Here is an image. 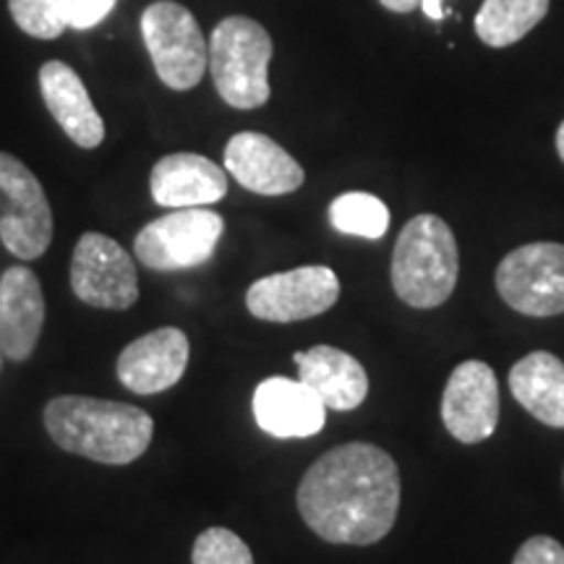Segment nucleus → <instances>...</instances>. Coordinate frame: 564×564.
<instances>
[{
	"instance_id": "1",
	"label": "nucleus",
	"mask_w": 564,
	"mask_h": 564,
	"mask_svg": "<svg viewBox=\"0 0 564 564\" xmlns=\"http://www.w3.org/2000/svg\"><path fill=\"white\" fill-rule=\"evenodd\" d=\"M295 502L303 523L329 544H377L398 520V463L377 444H343L306 470Z\"/></svg>"
},
{
	"instance_id": "2",
	"label": "nucleus",
	"mask_w": 564,
	"mask_h": 564,
	"mask_svg": "<svg viewBox=\"0 0 564 564\" xmlns=\"http://www.w3.org/2000/svg\"><path fill=\"white\" fill-rule=\"evenodd\" d=\"M45 429L63 453L102 465H129L150 447L154 421L137 405L63 394L45 405Z\"/></svg>"
},
{
	"instance_id": "3",
	"label": "nucleus",
	"mask_w": 564,
	"mask_h": 564,
	"mask_svg": "<svg viewBox=\"0 0 564 564\" xmlns=\"http://www.w3.org/2000/svg\"><path fill=\"white\" fill-rule=\"evenodd\" d=\"M460 274L457 241L436 215H419L400 230L392 253V288L413 308H436L449 299Z\"/></svg>"
},
{
	"instance_id": "4",
	"label": "nucleus",
	"mask_w": 564,
	"mask_h": 564,
	"mask_svg": "<svg viewBox=\"0 0 564 564\" xmlns=\"http://www.w3.org/2000/svg\"><path fill=\"white\" fill-rule=\"evenodd\" d=\"M272 37L259 21L228 17L209 37V74L217 95L236 110H257L270 100Z\"/></svg>"
},
{
	"instance_id": "5",
	"label": "nucleus",
	"mask_w": 564,
	"mask_h": 564,
	"mask_svg": "<svg viewBox=\"0 0 564 564\" xmlns=\"http://www.w3.org/2000/svg\"><path fill=\"white\" fill-rule=\"evenodd\" d=\"M141 37L165 87L188 91L204 79L209 55L207 40L186 6L173 0L147 6L141 13Z\"/></svg>"
},
{
	"instance_id": "6",
	"label": "nucleus",
	"mask_w": 564,
	"mask_h": 564,
	"mask_svg": "<svg viewBox=\"0 0 564 564\" xmlns=\"http://www.w3.org/2000/svg\"><path fill=\"white\" fill-rule=\"evenodd\" d=\"M225 232V220L207 207L175 209L139 230L133 253L147 270L178 272L209 262Z\"/></svg>"
},
{
	"instance_id": "7",
	"label": "nucleus",
	"mask_w": 564,
	"mask_h": 564,
	"mask_svg": "<svg viewBox=\"0 0 564 564\" xmlns=\"http://www.w3.org/2000/svg\"><path fill=\"white\" fill-rule=\"evenodd\" d=\"M0 241L32 262L53 243V209L45 188L19 158L0 152Z\"/></svg>"
},
{
	"instance_id": "8",
	"label": "nucleus",
	"mask_w": 564,
	"mask_h": 564,
	"mask_svg": "<svg viewBox=\"0 0 564 564\" xmlns=\"http://www.w3.org/2000/svg\"><path fill=\"white\" fill-rule=\"evenodd\" d=\"M497 291L525 316L564 314V243H528L497 267Z\"/></svg>"
},
{
	"instance_id": "9",
	"label": "nucleus",
	"mask_w": 564,
	"mask_h": 564,
	"mask_svg": "<svg viewBox=\"0 0 564 564\" xmlns=\"http://www.w3.org/2000/svg\"><path fill=\"white\" fill-rule=\"evenodd\" d=\"M70 288L89 306L126 312L139 301L137 264L110 236L84 232L70 257Z\"/></svg>"
},
{
	"instance_id": "10",
	"label": "nucleus",
	"mask_w": 564,
	"mask_h": 564,
	"mask_svg": "<svg viewBox=\"0 0 564 564\" xmlns=\"http://www.w3.org/2000/svg\"><path fill=\"white\" fill-rule=\"evenodd\" d=\"M340 299V280L329 267H299L291 272L267 274L246 293V308L262 322L314 319Z\"/></svg>"
},
{
	"instance_id": "11",
	"label": "nucleus",
	"mask_w": 564,
	"mask_h": 564,
	"mask_svg": "<svg viewBox=\"0 0 564 564\" xmlns=\"http://www.w3.org/2000/svg\"><path fill=\"white\" fill-rule=\"evenodd\" d=\"M442 421L463 444H478L497 432L499 384L484 361H465L449 377L442 394Z\"/></svg>"
},
{
	"instance_id": "12",
	"label": "nucleus",
	"mask_w": 564,
	"mask_h": 564,
	"mask_svg": "<svg viewBox=\"0 0 564 564\" xmlns=\"http://www.w3.org/2000/svg\"><path fill=\"white\" fill-rule=\"evenodd\" d=\"M192 345L178 327H160L137 337L118 356L116 373L126 390L137 394H158L171 390L186 373Z\"/></svg>"
},
{
	"instance_id": "13",
	"label": "nucleus",
	"mask_w": 564,
	"mask_h": 564,
	"mask_svg": "<svg viewBox=\"0 0 564 564\" xmlns=\"http://www.w3.org/2000/svg\"><path fill=\"white\" fill-rule=\"evenodd\" d=\"M225 171L251 194L285 196L303 186V167L278 141L257 131L236 133L225 147Z\"/></svg>"
},
{
	"instance_id": "14",
	"label": "nucleus",
	"mask_w": 564,
	"mask_h": 564,
	"mask_svg": "<svg viewBox=\"0 0 564 564\" xmlns=\"http://www.w3.org/2000/svg\"><path fill=\"white\" fill-rule=\"evenodd\" d=\"M45 327V293L30 267H9L0 278V356L30 361Z\"/></svg>"
},
{
	"instance_id": "15",
	"label": "nucleus",
	"mask_w": 564,
	"mask_h": 564,
	"mask_svg": "<svg viewBox=\"0 0 564 564\" xmlns=\"http://www.w3.org/2000/svg\"><path fill=\"white\" fill-rule=\"evenodd\" d=\"M259 429L278 440L316 436L327 423V405L301 379L270 377L259 382L251 400Z\"/></svg>"
},
{
	"instance_id": "16",
	"label": "nucleus",
	"mask_w": 564,
	"mask_h": 564,
	"mask_svg": "<svg viewBox=\"0 0 564 564\" xmlns=\"http://www.w3.org/2000/svg\"><path fill=\"white\" fill-rule=\"evenodd\" d=\"M150 192L167 209L209 207L228 194V173L202 154L175 152L152 167Z\"/></svg>"
},
{
	"instance_id": "17",
	"label": "nucleus",
	"mask_w": 564,
	"mask_h": 564,
	"mask_svg": "<svg viewBox=\"0 0 564 564\" xmlns=\"http://www.w3.org/2000/svg\"><path fill=\"white\" fill-rule=\"evenodd\" d=\"M40 91L55 123L82 150H95L105 141V121L91 102L82 76L68 63L47 61L40 68Z\"/></svg>"
},
{
	"instance_id": "18",
	"label": "nucleus",
	"mask_w": 564,
	"mask_h": 564,
	"mask_svg": "<svg viewBox=\"0 0 564 564\" xmlns=\"http://www.w3.org/2000/svg\"><path fill=\"white\" fill-rule=\"evenodd\" d=\"M299 379L333 411H356L369 394V373L350 352L333 345H314L293 352Z\"/></svg>"
},
{
	"instance_id": "19",
	"label": "nucleus",
	"mask_w": 564,
	"mask_h": 564,
	"mask_svg": "<svg viewBox=\"0 0 564 564\" xmlns=\"http://www.w3.org/2000/svg\"><path fill=\"white\" fill-rule=\"evenodd\" d=\"M510 392L535 421L564 429V364L552 352L520 358L510 371Z\"/></svg>"
},
{
	"instance_id": "20",
	"label": "nucleus",
	"mask_w": 564,
	"mask_h": 564,
	"mask_svg": "<svg viewBox=\"0 0 564 564\" xmlns=\"http://www.w3.org/2000/svg\"><path fill=\"white\" fill-rule=\"evenodd\" d=\"M546 13L549 0H484L476 13V34L489 47H510Z\"/></svg>"
},
{
	"instance_id": "21",
	"label": "nucleus",
	"mask_w": 564,
	"mask_h": 564,
	"mask_svg": "<svg viewBox=\"0 0 564 564\" xmlns=\"http://www.w3.org/2000/svg\"><path fill=\"white\" fill-rule=\"evenodd\" d=\"M329 223L343 236L379 241L390 228V209L379 196L366 192L340 194L329 204Z\"/></svg>"
},
{
	"instance_id": "22",
	"label": "nucleus",
	"mask_w": 564,
	"mask_h": 564,
	"mask_svg": "<svg viewBox=\"0 0 564 564\" xmlns=\"http://www.w3.org/2000/svg\"><path fill=\"white\" fill-rule=\"evenodd\" d=\"M68 0H9V11L21 32L37 40H55L68 30Z\"/></svg>"
},
{
	"instance_id": "23",
	"label": "nucleus",
	"mask_w": 564,
	"mask_h": 564,
	"mask_svg": "<svg viewBox=\"0 0 564 564\" xmlns=\"http://www.w3.org/2000/svg\"><path fill=\"white\" fill-rule=\"evenodd\" d=\"M192 564H253V554L230 528H207L196 535Z\"/></svg>"
},
{
	"instance_id": "24",
	"label": "nucleus",
	"mask_w": 564,
	"mask_h": 564,
	"mask_svg": "<svg viewBox=\"0 0 564 564\" xmlns=\"http://www.w3.org/2000/svg\"><path fill=\"white\" fill-rule=\"evenodd\" d=\"M118 0H68L66 21L70 30H91L108 19V13L116 9Z\"/></svg>"
},
{
	"instance_id": "25",
	"label": "nucleus",
	"mask_w": 564,
	"mask_h": 564,
	"mask_svg": "<svg viewBox=\"0 0 564 564\" xmlns=\"http://www.w3.org/2000/svg\"><path fill=\"white\" fill-rule=\"evenodd\" d=\"M512 564H564V546L552 535H533L518 549Z\"/></svg>"
},
{
	"instance_id": "26",
	"label": "nucleus",
	"mask_w": 564,
	"mask_h": 564,
	"mask_svg": "<svg viewBox=\"0 0 564 564\" xmlns=\"http://www.w3.org/2000/svg\"><path fill=\"white\" fill-rule=\"evenodd\" d=\"M421 11L434 21H442L444 17H449V13H453L447 6H444V0H421Z\"/></svg>"
},
{
	"instance_id": "27",
	"label": "nucleus",
	"mask_w": 564,
	"mask_h": 564,
	"mask_svg": "<svg viewBox=\"0 0 564 564\" xmlns=\"http://www.w3.org/2000/svg\"><path fill=\"white\" fill-rule=\"evenodd\" d=\"M387 11L394 13H411L415 9H421V0H379Z\"/></svg>"
},
{
	"instance_id": "28",
	"label": "nucleus",
	"mask_w": 564,
	"mask_h": 564,
	"mask_svg": "<svg viewBox=\"0 0 564 564\" xmlns=\"http://www.w3.org/2000/svg\"><path fill=\"white\" fill-rule=\"evenodd\" d=\"M556 152H560V158L564 162V121L560 126V131H556Z\"/></svg>"
}]
</instances>
